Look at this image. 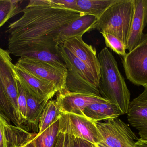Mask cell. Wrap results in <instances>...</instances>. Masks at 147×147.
Here are the masks:
<instances>
[{"mask_svg":"<svg viewBox=\"0 0 147 147\" xmlns=\"http://www.w3.org/2000/svg\"><path fill=\"white\" fill-rule=\"evenodd\" d=\"M59 51L68 70L65 89L70 92L101 96L99 83L88 66L62 44L59 45Z\"/></svg>","mask_w":147,"mask_h":147,"instance_id":"obj_4","label":"cell"},{"mask_svg":"<svg viewBox=\"0 0 147 147\" xmlns=\"http://www.w3.org/2000/svg\"><path fill=\"white\" fill-rule=\"evenodd\" d=\"M59 132L69 134L93 144L102 141L96 122L84 115L61 113L59 117Z\"/></svg>","mask_w":147,"mask_h":147,"instance_id":"obj_5","label":"cell"},{"mask_svg":"<svg viewBox=\"0 0 147 147\" xmlns=\"http://www.w3.org/2000/svg\"><path fill=\"white\" fill-rule=\"evenodd\" d=\"M118 0H77L78 12L99 18Z\"/></svg>","mask_w":147,"mask_h":147,"instance_id":"obj_19","label":"cell"},{"mask_svg":"<svg viewBox=\"0 0 147 147\" xmlns=\"http://www.w3.org/2000/svg\"><path fill=\"white\" fill-rule=\"evenodd\" d=\"M16 83L18 91V104L20 123L22 127L24 129V126L27 120V100L26 91L17 78Z\"/></svg>","mask_w":147,"mask_h":147,"instance_id":"obj_24","label":"cell"},{"mask_svg":"<svg viewBox=\"0 0 147 147\" xmlns=\"http://www.w3.org/2000/svg\"><path fill=\"white\" fill-rule=\"evenodd\" d=\"M60 7L78 12L77 0H51Z\"/></svg>","mask_w":147,"mask_h":147,"instance_id":"obj_27","label":"cell"},{"mask_svg":"<svg viewBox=\"0 0 147 147\" xmlns=\"http://www.w3.org/2000/svg\"><path fill=\"white\" fill-rule=\"evenodd\" d=\"M57 93L56 100L63 114L84 115V110L90 104L109 102L101 96L70 92L65 89Z\"/></svg>","mask_w":147,"mask_h":147,"instance_id":"obj_10","label":"cell"},{"mask_svg":"<svg viewBox=\"0 0 147 147\" xmlns=\"http://www.w3.org/2000/svg\"><path fill=\"white\" fill-rule=\"evenodd\" d=\"M59 118L40 134H37L33 139L36 147H54L59 132Z\"/></svg>","mask_w":147,"mask_h":147,"instance_id":"obj_22","label":"cell"},{"mask_svg":"<svg viewBox=\"0 0 147 147\" xmlns=\"http://www.w3.org/2000/svg\"><path fill=\"white\" fill-rule=\"evenodd\" d=\"M83 112L86 116L96 122L118 118L123 115L119 108L110 102L92 104L85 108Z\"/></svg>","mask_w":147,"mask_h":147,"instance_id":"obj_17","label":"cell"},{"mask_svg":"<svg viewBox=\"0 0 147 147\" xmlns=\"http://www.w3.org/2000/svg\"><path fill=\"white\" fill-rule=\"evenodd\" d=\"M15 64L12 62L8 50H5L0 47V82L15 116L21 127L20 121L17 77L15 71Z\"/></svg>","mask_w":147,"mask_h":147,"instance_id":"obj_9","label":"cell"},{"mask_svg":"<svg viewBox=\"0 0 147 147\" xmlns=\"http://www.w3.org/2000/svg\"><path fill=\"white\" fill-rule=\"evenodd\" d=\"M123 65L126 77L132 83L143 87L147 85V33L123 56Z\"/></svg>","mask_w":147,"mask_h":147,"instance_id":"obj_6","label":"cell"},{"mask_svg":"<svg viewBox=\"0 0 147 147\" xmlns=\"http://www.w3.org/2000/svg\"><path fill=\"white\" fill-rule=\"evenodd\" d=\"M14 70L25 90L40 102H49L58 92L53 84L36 77L16 64Z\"/></svg>","mask_w":147,"mask_h":147,"instance_id":"obj_11","label":"cell"},{"mask_svg":"<svg viewBox=\"0 0 147 147\" xmlns=\"http://www.w3.org/2000/svg\"><path fill=\"white\" fill-rule=\"evenodd\" d=\"M64 135L62 133H59L57 139L54 147H63L64 142Z\"/></svg>","mask_w":147,"mask_h":147,"instance_id":"obj_30","label":"cell"},{"mask_svg":"<svg viewBox=\"0 0 147 147\" xmlns=\"http://www.w3.org/2000/svg\"><path fill=\"white\" fill-rule=\"evenodd\" d=\"M74 147H96L95 144L81 139L74 138Z\"/></svg>","mask_w":147,"mask_h":147,"instance_id":"obj_28","label":"cell"},{"mask_svg":"<svg viewBox=\"0 0 147 147\" xmlns=\"http://www.w3.org/2000/svg\"><path fill=\"white\" fill-rule=\"evenodd\" d=\"M22 1L0 0V28L10 18L22 9L20 7Z\"/></svg>","mask_w":147,"mask_h":147,"instance_id":"obj_23","label":"cell"},{"mask_svg":"<svg viewBox=\"0 0 147 147\" xmlns=\"http://www.w3.org/2000/svg\"><path fill=\"white\" fill-rule=\"evenodd\" d=\"M94 16L84 15L70 22L59 34L57 40L58 45L64 41L76 36H83L90 32L91 28L98 20Z\"/></svg>","mask_w":147,"mask_h":147,"instance_id":"obj_16","label":"cell"},{"mask_svg":"<svg viewBox=\"0 0 147 147\" xmlns=\"http://www.w3.org/2000/svg\"><path fill=\"white\" fill-rule=\"evenodd\" d=\"M33 139L31 141L29 142L27 144L26 146V147H35L34 142Z\"/></svg>","mask_w":147,"mask_h":147,"instance_id":"obj_33","label":"cell"},{"mask_svg":"<svg viewBox=\"0 0 147 147\" xmlns=\"http://www.w3.org/2000/svg\"><path fill=\"white\" fill-rule=\"evenodd\" d=\"M100 64L99 91L102 97L116 104L123 114H127L130 102V93L117 62L107 47L98 55Z\"/></svg>","mask_w":147,"mask_h":147,"instance_id":"obj_2","label":"cell"},{"mask_svg":"<svg viewBox=\"0 0 147 147\" xmlns=\"http://www.w3.org/2000/svg\"><path fill=\"white\" fill-rule=\"evenodd\" d=\"M20 18L8 27V51L16 57L46 50L59 53L57 42L60 32L84 15L80 12L50 6L28 4Z\"/></svg>","mask_w":147,"mask_h":147,"instance_id":"obj_1","label":"cell"},{"mask_svg":"<svg viewBox=\"0 0 147 147\" xmlns=\"http://www.w3.org/2000/svg\"><path fill=\"white\" fill-rule=\"evenodd\" d=\"M62 45L88 66L99 83L101 77L100 64L95 48L85 42L81 36L67 40Z\"/></svg>","mask_w":147,"mask_h":147,"instance_id":"obj_12","label":"cell"},{"mask_svg":"<svg viewBox=\"0 0 147 147\" xmlns=\"http://www.w3.org/2000/svg\"><path fill=\"white\" fill-rule=\"evenodd\" d=\"M134 15L126 45L129 51L140 41L147 24V0H134Z\"/></svg>","mask_w":147,"mask_h":147,"instance_id":"obj_15","label":"cell"},{"mask_svg":"<svg viewBox=\"0 0 147 147\" xmlns=\"http://www.w3.org/2000/svg\"><path fill=\"white\" fill-rule=\"evenodd\" d=\"M103 36L106 47L110 48L118 55L125 56L126 54L127 47L126 45L118 38L110 34L100 33Z\"/></svg>","mask_w":147,"mask_h":147,"instance_id":"obj_25","label":"cell"},{"mask_svg":"<svg viewBox=\"0 0 147 147\" xmlns=\"http://www.w3.org/2000/svg\"><path fill=\"white\" fill-rule=\"evenodd\" d=\"M37 133H29L13 126L0 111V147H22L34 139Z\"/></svg>","mask_w":147,"mask_h":147,"instance_id":"obj_13","label":"cell"},{"mask_svg":"<svg viewBox=\"0 0 147 147\" xmlns=\"http://www.w3.org/2000/svg\"><path fill=\"white\" fill-rule=\"evenodd\" d=\"M16 65L36 77L53 84L59 91L66 88L67 69L57 68L42 61L22 58H20Z\"/></svg>","mask_w":147,"mask_h":147,"instance_id":"obj_8","label":"cell"},{"mask_svg":"<svg viewBox=\"0 0 147 147\" xmlns=\"http://www.w3.org/2000/svg\"><path fill=\"white\" fill-rule=\"evenodd\" d=\"M143 92L130 101L127 114L128 121L138 131L142 140H147V85Z\"/></svg>","mask_w":147,"mask_h":147,"instance_id":"obj_14","label":"cell"},{"mask_svg":"<svg viewBox=\"0 0 147 147\" xmlns=\"http://www.w3.org/2000/svg\"><path fill=\"white\" fill-rule=\"evenodd\" d=\"M96 147H110L107 145L103 141H101L97 144H95Z\"/></svg>","mask_w":147,"mask_h":147,"instance_id":"obj_32","label":"cell"},{"mask_svg":"<svg viewBox=\"0 0 147 147\" xmlns=\"http://www.w3.org/2000/svg\"><path fill=\"white\" fill-rule=\"evenodd\" d=\"M61 114L56 100L49 101L40 116L38 134L41 133L50 127L59 118Z\"/></svg>","mask_w":147,"mask_h":147,"instance_id":"obj_21","label":"cell"},{"mask_svg":"<svg viewBox=\"0 0 147 147\" xmlns=\"http://www.w3.org/2000/svg\"><path fill=\"white\" fill-rule=\"evenodd\" d=\"M26 146H23L22 147H26Z\"/></svg>","mask_w":147,"mask_h":147,"instance_id":"obj_34","label":"cell"},{"mask_svg":"<svg viewBox=\"0 0 147 147\" xmlns=\"http://www.w3.org/2000/svg\"><path fill=\"white\" fill-rule=\"evenodd\" d=\"M0 111L6 117L11 121L15 126L20 127V124L16 118L10 103L5 95L0 82Z\"/></svg>","mask_w":147,"mask_h":147,"instance_id":"obj_26","label":"cell"},{"mask_svg":"<svg viewBox=\"0 0 147 147\" xmlns=\"http://www.w3.org/2000/svg\"><path fill=\"white\" fill-rule=\"evenodd\" d=\"M103 141L110 147H136L139 138L129 125L120 118L111 119L104 122H96Z\"/></svg>","mask_w":147,"mask_h":147,"instance_id":"obj_7","label":"cell"},{"mask_svg":"<svg viewBox=\"0 0 147 147\" xmlns=\"http://www.w3.org/2000/svg\"><path fill=\"white\" fill-rule=\"evenodd\" d=\"M26 92L27 100V120L24 129H25V126H26V129L27 127H30L33 129H36L38 133L40 118L48 102H40L26 91Z\"/></svg>","mask_w":147,"mask_h":147,"instance_id":"obj_18","label":"cell"},{"mask_svg":"<svg viewBox=\"0 0 147 147\" xmlns=\"http://www.w3.org/2000/svg\"><path fill=\"white\" fill-rule=\"evenodd\" d=\"M136 147H147V140L138 139L136 142Z\"/></svg>","mask_w":147,"mask_h":147,"instance_id":"obj_31","label":"cell"},{"mask_svg":"<svg viewBox=\"0 0 147 147\" xmlns=\"http://www.w3.org/2000/svg\"><path fill=\"white\" fill-rule=\"evenodd\" d=\"M20 57L42 61L57 68L67 69L60 52L57 53L51 51L41 50L23 54Z\"/></svg>","mask_w":147,"mask_h":147,"instance_id":"obj_20","label":"cell"},{"mask_svg":"<svg viewBox=\"0 0 147 147\" xmlns=\"http://www.w3.org/2000/svg\"><path fill=\"white\" fill-rule=\"evenodd\" d=\"M64 135L63 147H74V137L69 134Z\"/></svg>","mask_w":147,"mask_h":147,"instance_id":"obj_29","label":"cell"},{"mask_svg":"<svg viewBox=\"0 0 147 147\" xmlns=\"http://www.w3.org/2000/svg\"><path fill=\"white\" fill-rule=\"evenodd\" d=\"M134 12V0H118L98 19L91 28L112 35L127 45Z\"/></svg>","mask_w":147,"mask_h":147,"instance_id":"obj_3","label":"cell"}]
</instances>
